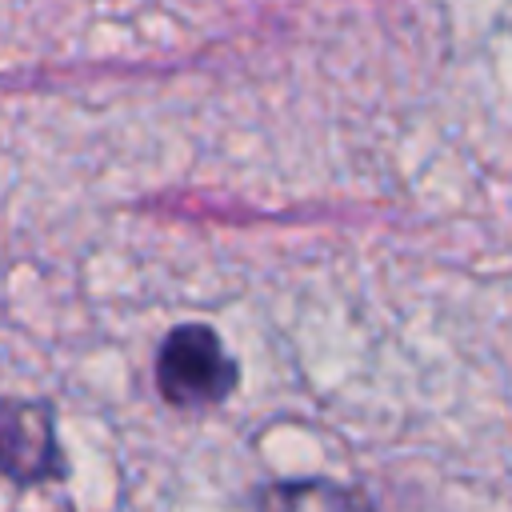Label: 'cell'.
<instances>
[{"label":"cell","mask_w":512,"mask_h":512,"mask_svg":"<svg viewBox=\"0 0 512 512\" xmlns=\"http://www.w3.org/2000/svg\"><path fill=\"white\" fill-rule=\"evenodd\" d=\"M52 408L40 400L0 396V476L16 484H44L64 476Z\"/></svg>","instance_id":"7a4b0ae2"},{"label":"cell","mask_w":512,"mask_h":512,"mask_svg":"<svg viewBox=\"0 0 512 512\" xmlns=\"http://www.w3.org/2000/svg\"><path fill=\"white\" fill-rule=\"evenodd\" d=\"M236 360L208 324H180L156 352V388L176 408H212L236 388Z\"/></svg>","instance_id":"6da1fadb"},{"label":"cell","mask_w":512,"mask_h":512,"mask_svg":"<svg viewBox=\"0 0 512 512\" xmlns=\"http://www.w3.org/2000/svg\"><path fill=\"white\" fill-rule=\"evenodd\" d=\"M256 512H376L372 500L336 480H280L256 492Z\"/></svg>","instance_id":"3957f363"}]
</instances>
